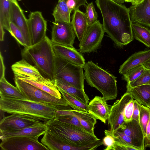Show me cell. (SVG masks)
Listing matches in <instances>:
<instances>
[{
  "label": "cell",
  "mask_w": 150,
  "mask_h": 150,
  "mask_svg": "<svg viewBox=\"0 0 150 150\" xmlns=\"http://www.w3.org/2000/svg\"><path fill=\"white\" fill-rule=\"evenodd\" d=\"M105 32L119 48L132 41L134 36L128 8L112 0H96Z\"/></svg>",
  "instance_id": "1"
},
{
  "label": "cell",
  "mask_w": 150,
  "mask_h": 150,
  "mask_svg": "<svg viewBox=\"0 0 150 150\" xmlns=\"http://www.w3.org/2000/svg\"><path fill=\"white\" fill-rule=\"evenodd\" d=\"M57 109L56 106L49 104L0 96L1 110L9 114L31 115L44 122L55 117Z\"/></svg>",
  "instance_id": "2"
},
{
  "label": "cell",
  "mask_w": 150,
  "mask_h": 150,
  "mask_svg": "<svg viewBox=\"0 0 150 150\" xmlns=\"http://www.w3.org/2000/svg\"><path fill=\"white\" fill-rule=\"evenodd\" d=\"M23 58L33 64L46 78L53 79L55 54L51 40L47 36L40 42L24 47Z\"/></svg>",
  "instance_id": "3"
},
{
  "label": "cell",
  "mask_w": 150,
  "mask_h": 150,
  "mask_svg": "<svg viewBox=\"0 0 150 150\" xmlns=\"http://www.w3.org/2000/svg\"><path fill=\"white\" fill-rule=\"evenodd\" d=\"M47 130L79 146H96L103 144V141L95 135L75 125L60 122L54 118L45 122Z\"/></svg>",
  "instance_id": "4"
},
{
  "label": "cell",
  "mask_w": 150,
  "mask_h": 150,
  "mask_svg": "<svg viewBox=\"0 0 150 150\" xmlns=\"http://www.w3.org/2000/svg\"><path fill=\"white\" fill-rule=\"evenodd\" d=\"M83 69L88 84L100 91L106 101L116 98L117 89L115 76L91 61L86 63Z\"/></svg>",
  "instance_id": "5"
},
{
  "label": "cell",
  "mask_w": 150,
  "mask_h": 150,
  "mask_svg": "<svg viewBox=\"0 0 150 150\" xmlns=\"http://www.w3.org/2000/svg\"><path fill=\"white\" fill-rule=\"evenodd\" d=\"M83 69L55 55L53 79L61 80L78 88L84 90Z\"/></svg>",
  "instance_id": "6"
},
{
  "label": "cell",
  "mask_w": 150,
  "mask_h": 150,
  "mask_svg": "<svg viewBox=\"0 0 150 150\" xmlns=\"http://www.w3.org/2000/svg\"><path fill=\"white\" fill-rule=\"evenodd\" d=\"M14 82L16 86L27 100L50 104L59 110L71 109L63 98H57L15 76Z\"/></svg>",
  "instance_id": "7"
},
{
  "label": "cell",
  "mask_w": 150,
  "mask_h": 150,
  "mask_svg": "<svg viewBox=\"0 0 150 150\" xmlns=\"http://www.w3.org/2000/svg\"><path fill=\"white\" fill-rule=\"evenodd\" d=\"M38 139L29 136L4 138L1 139L0 146L3 150H49Z\"/></svg>",
  "instance_id": "8"
},
{
  "label": "cell",
  "mask_w": 150,
  "mask_h": 150,
  "mask_svg": "<svg viewBox=\"0 0 150 150\" xmlns=\"http://www.w3.org/2000/svg\"><path fill=\"white\" fill-rule=\"evenodd\" d=\"M103 24L99 21L89 25L79 44L81 53H89L96 50L100 46L105 33Z\"/></svg>",
  "instance_id": "9"
},
{
  "label": "cell",
  "mask_w": 150,
  "mask_h": 150,
  "mask_svg": "<svg viewBox=\"0 0 150 150\" xmlns=\"http://www.w3.org/2000/svg\"><path fill=\"white\" fill-rule=\"evenodd\" d=\"M38 119L31 115L18 113L4 117L0 122V132H8L42 124Z\"/></svg>",
  "instance_id": "10"
},
{
  "label": "cell",
  "mask_w": 150,
  "mask_h": 150,
  "mask_svg": "<svg viewBox=\"0 0 150 150\" xmlns=\"http://www.w3.org/2000/svg\"><path fill=\"white\" fill-rule=\"evenodd\" d=\"M51 40L52 43L74 48L76 35L71 22L54 21L53 23Z\"/></svg>",
  "instance_id": "11"
},
{
  "label": "cell",
  "mask_w": 150,
  "mask_h": 150,
  "mask_svg": "<svg viewBox=\"0 0 150 150\" xmlns=\"http://www.w3.org/2000/svg\"><path fill=\"white\" fill-rule=\"evenodd\" d=\"M133 99L129 93L126 92L111 106L108 120L110 126V130L112 132L117 130L125 122L124 117L125 107Z\"/></svg>",
  "instance_id": "12"
},
{
  "label": "cell",
  "mask_w": 150,
  "mask_h": 150,
  "mask_svg": "<svg viewBox=\"0 0 150 150\" xmlns=\"http://www.w3.org/2000/svg\"><path fill=\"white\" fill-rule=\"evenodd\" d=\"M28 21L31 44L33 45L40 42L46 36L47 22L41 12L39 11L30 13Z\"/></svg>",
  "instance_id": "13"
},
{
  "label": "cell",
  "mask_w": 150,
  "mask_h": 150,
  "mask_svg": "<svg viewBox=\"0 0 150 150\" xmlns=\"http://www.w3.org/2000/svg\"><path fill=\"white\" fill-rule=\"evenodd\" d=\"M41 143L50 150H93L95 146H79L74 145L57 134L47 130L41 140Z\"/></svg>",
  "instance_id": "14"
},
{
  "label": "cell",
  "mask_w": 150,
  "mask_h": 150,
  "mask_svg": "<svg viewBox=\"0 0 150 150\" xmlns=\"http://www.w3.org/2000/svg\"><path fill=\"white\" fill-rule=\"evenodd\" d=\"M10 21V22L14 23L21 31L27 47L32 45L28 19L26 18L16 0H11Z\"/></svg>",
  "instance_id": "15"
},
{
  "label": "cell",
  "mask_w": 150,
  "mask_h": 150,
  "mask_svg": "<svg viewBox=\"0 0 150 150\" xmlns=\"http://www.w3.org/2000/svg\"><path fill=\"white\" fill-rule=\"evenodd\" d=\"M117 130L129 137L134 146L138 150H145L144 137L139 122L133 119L130 122H125Z\"/></svg>",
  "instance_id": "16"
},
{
  "label": "cell",
  "mask_w": 150,
  "mask_h": 150,
  "mask_svg": "<svg viewBox=\"0 0 150 150\" xmlns=\"http://www.w3.org/2000/svg\"><path fill=\"white\" fill-rule=\"evenodd\" d=\"M14 76L32 80L42 79L43 76L38 69L25 59L22 58L16 62L11 67Z\"/></svg>",
  "instance_id": "17"
},
{
  "label": "cell",
  "mask_w": 150,
  "mask_h": 150,
  "mask_svg": "<svg viewBox=\"0 0 150 150\" xmlns=\"http://www.w3.org/2000/svg\"><path fill=\"white\" fill-rule=\"evenodd\" d=\"M128 9L132 23L150 27V0H144Z\"/></svg>",
  "instance_id": "18"
},
{
  "label": "cell",
  "mask_w": 150,
  "mask_h": 150,
  "mask_svg": "<svg viewBox=\"0 0 150 150\" xmlns=\"http://www.w3.org/2000/svg\"><path fill=\"white\" fill-rule=\"evenodd\" d=\"M67 115H71L75 116L87 132L95 135L94 129L97 121L96 119L93 115L88 112L77 110L73 109H56V110L55 116Z\"/></svg>",
  "instance_id": "19"
},
{
  "label": "cell",
  "mask_w": 150,
  "mask_h": 150,
  "mask_svg": "<svg viewBox=\"0 0 150 150\" xmlns=\"http://www.w3.org/2000/svg\"><path fill=\"white\" fill-rule=\"evenodd\" d=\"M55 55L83 68L86 63L83 57L75 48L52 43Z\"/></svg>",
  "instance_id": "20"
},
{
  "label": "cell",
  "mask_w": 150,
  "mask_h": 150,
  "mask_svg": "<svg viewBox=\"0 0 150 150\" xmlns=\"http://www.w3.org/2000/svg\"><path fill=\"white\" fill-rule=\"evenodd\" d=\"M110 108L105 98L100 96H95L88 104V112L104 123L108 119Z\"/></svg>",
  "instance_id": "21"
},
{
  "label": "cell",
  "mask_w": 150,
  "mask_h": 150,
  "mask_svg": "<svg viewBox=\"0 0 150 150\" xmlns=\"http://www.w3.org/2000/svg\"><path fill=\"white\" fill-rule=\"evenodd\" d=\"M47 129L45 122L31 127L8 132H0L1 139L16 136H29L39 138L43 135Z\"/></svg>",
  "instance_id": "22"
},
{
  "label": "cell",
  "mask_w": 150,
  "mask_h": 150,
  "mask_svg": "<svg viewBox=\"0 0 150 150\" xmlns=\"http://www.w3.org/2000/svg\"><path fill=\"white\" fill-rule=\"evenodd\" d=\"M150 60V49L135 52L122 64L119 72L123 75L130 69L137 67Z\"/></svg>",
  "instance_id": "23"
},
{
  "label": "cell",
  "mask_w": 150,
  "mask_h": 150,
  "mask_svg": "<svg viewBox=\"0 0 150 150\" xmlns=\"http://www.w3.org/2000/svg\"><path fill=\"white\" fill-rule=\"evenodd\" d=\"M17 77L57 98H63L61 93L55 85L53 79L46 77L43 79L33 80Z\"/></svg>",
  "instance_id": "24"
},
{
  "label": "cell",
  "mask_w": 150,
  "mask_h": 150,
  "mask_svg": "<svg viewBox=\"0 0 150 150\" xmlns=\"http://www.w3.org/2000/svg\"><path fill=\"white\" fill-rule=\"evenodd\" d=\"M71 23L76 36L80 42L89 26L85 13L79 9L74 11Z\"/></svg>",
  "instance_id": "25"
},
{
  "label": "cell",
  "mask_w": 150,
  "mask_h": 150,
  "mask_svg": "<svg viewBox=\"0 0 150 150\" xmlns=\"http://www.w3.org/2000/svg\"><path fill=\"white\" fill-rule=\"evenodd\" d=\"M126 92L139 104L149 107L150 104V84L132 88L126 87Z\"/></svg>",
  "instance_id": "26"
},
{
  "label": "cell",
  "mask_w": 150,
  "mask_h": 150,
  "mask_svg": "<svg viewBox=\"0 0 150 150\" xmlns=\"http://www.w3.org/2000/svg\"><path fill=\"white\" fill-rule=\"evenodd\" d=\"M53 80L57 88L62 89L79 101L88 105L89 99L84 90L78 88L59 80L53 79Z\"/></svg>",
  "instance_id": "27"
},
{
  "label": "cell",
  "mask_w": 150,
  "mask_h": 150,
  "mask_svg": "<svg viewBox=\"0 0 150 150\" xmlns=\"http://www.w3.org/2000/svg\"><path fill=\"white\" fill-rule=\"evenodd\" d=\"M0 96L27 100L26 97L19 89L8 81L5 77L0 79Z\"/></svg>",
  "instance_id": "28"
},
{
  "label": "cell",
  "mask_w": 150,
  "mask_h": 150,
  "mask_svg": "<svg viewBox=\"0 0 150 150\" xmlns=\"http://www.w3.org/2000/svg\"><path fill=\"white\" fill-rule=\"evenodd\" d=\"M132 28L134 37L144 44L147 47H150V30L145 26L137 23H132Z\"/></svg>",
  "instance_id": "29"
},
{
  "label": "cell",
  "mask_w": 150,
  "mask_h": 150,
  "mask_svg": "<svg viewBox=\"0 0 150 150\" xmlns=\"http://www.w3.org/2000/svg\"><path fill=\"white\" fill-rule=\"evenodd\" d=\"M71 13L65 2L62 0H58L52 15L54 18V21H63L70 23Z\"/></svg>",
  "instance_id": "30"
},
{
  "label": "cell",
  "mask_w": 150,
  "mask_h": 150,
  "mask_svg": "<svg viewBox=\"0 0 150 150\" xmlns=\"http://www.w3.org/2000/svg\"><path fill=\"white\" fill-rule=\"evenodd\" d=\"M11 7V0H0V24L9 33Z\"/></svg>",
  "instance_id": "31"
},
{
  "label": "cell",
  "mask_w": 150,
  "mask_h": 150,
  "mask_svg": "<svg viewBox=\"0 0 150 150\" xmlns=\"http://www.w3.org/2000/svg\"><path fill=\"white\" fill-rule=\"evenodd\" d=\"M57 88L61 93L62 97L73 109L82 111L88 112V105L79 101L62 89L59 88Z\"/></svg>",
  "instance_id": "32"
},
{
  "label": "cell",
  "mask_w": 150,
  "mask_h": 150,
  "mask_svg": "<svg viewBox=\"0 0 150 150\" xmlns=\"http://www.w3.org/2000/svg\"><path fill=\"white\" fill-rule=\"evenodd\" d=\"M146 68L142 64L130 69L122 75V79L130 82L136 79L145 71Z\"/></svg>",
  "instance_id": "33"
},
{
  "label": "cell",
  "mask_w": 150,
  "mask_h": 150,
  "mask_svg": "<svg viewBox=\"0 0 150 150\" xmlns=\"http://www.w3.org/2000/svg\"><path fill=\"white\" fill-rule=\"evenodd\" d=\"M150 115V109L146 106L140 104L139 122L144 137Z\"/></svg>",
  "instance_id": "34"
},
{
  "label": "cell",
  "mask_w": 150,
  "mask_h": 150,
  "mask_svg": "<svg viewBox=\"0 0 150 150\" xmlns=\"http://www.w3.org/2000/svg\"><path fill=\"white\" fill-rule=\"evenodd\" d=\"M145 84H150V69H146L136 79L127 83L126 87L133 88Z\"/></svg>",
  "instance_id": "35"
},
{
  "label": "cell",
  "mask_w": 150,
  "mask_h": 150,
  "mask_svg": "<svg viewBox=\"0 0 150 150\" xmlns=\"http://www.w3.org/2000/svg\"><path fill=\"white\" fill-rule=\"evenodd\" d=\"M112 133L116 144L135 147L130 137L123 132L117 130L114 132H112Z\"/></svg>",
  "instance_id": "36"
},
{
  "label": "cell",
  "mask_w": 150,
  "mask_h": 150,
  "mask_svg": "<svg viewBox=\"0 0 150 150\" xmlns=\"http://www.w3.org/2000/svg\"><path fill=\"white\" fill-rule=\"evenodd\" d=\"M11 35L17 41L24 47H27L23 34L21 30L13 23L10 22Z\"/></svg>",
  "instance_id": "37"
},
{
  "label": "cell",
  "mask_w": 150,
  "mask_h": 150,
  "mask_svg": "<svg viewBox=\"0 0 150 150\" xmlns=\"http://www.w3.org/2000/svg\"><path fill=\"white\" fill-rule=\"evenodd\" d=\"M54 118L60 122L75 125L86 131L77 118L74 115H62L55 116Z\"/></svg>",
  "instance_id": "38"
},
{
  "label": "cell",
  "mask_w": 150,
  "mask_h": 150,
  "mask_svg": "<svg viewBox=\"0 0 150 150\" xmlns=\"http://www.w3.org/2000/svg\"><path fill=\"white\" fill-rule=\"evenodd\" d=\"M86 6L85 13L88 25H90L98 21V15L93 2L88 4Z\"/></svg>",
  "instance_id": "39"
},
{
  "label": "cell",
  "mask_w": 150,
  "mask_h": 150,
  "mask_svg": "<svg viewBox=\"0 0 150 150\" xmlns=\"http://www.w3.org/2000/svg\"><path fill=\"white\" fill-rule=\"evenodd\" d=\"M105 137L103 140V142L106 147L105 150H115L116 142L113 135L112 132L110 130H105Z\"/></svg>",
  "instance_id": "40"
},
{
  "label": "cell",
  "mask_w": 150,
  "mask_h": 150,
  "mask_svg": "<svg viewBox=\"0 0 150 150\" xmlns=\"http://www.w3.org/2000/svg\"><path fill=\"white\" fill-rule=\"evenodd\" d=\"M134 99L130 100L125 106L124 112V120L128 122L132 120V115L134 108Z\"/></svg>",
  "instance_id": "41"
},
{
  "label": "cell",
  "mask_w": 150,
  "mask_h": 150,
  "mask_svg": "<svg viewBox=\"0 0 150 150\" xmlns=\"http://www.w3.org/2000/svg\"><path fill=\"white\" fill-rule=\"evenodd\" d=\"M65 2L71 12L73 11L79 9L82 6H86V0H62Z\"/></svg>",
  "instance_id": "42"
},
{
  "label": "cell",
  "mask_w": 150,
  "mask_h": 150,
  "mask_svg": "<svg viewBox=\"0 0 150 150\" xmlns=\"http://www.w3.org/2000/svg\"><path fill=\"white\" fill-rule=\"evenodd\" d=\"M144 147L145 148L150 147V115L144 137Z\"/></svg>",
  "instance_id": "43"
},
{
  "label": "cell",
  "mask_w": 150,
  "mask_h": 150,
  "mask_svg": "<svg viewBox=\"0 0 150 150\" xmlns=\"http://www.w3.org/2000/svg\"><path fill=\"white\" fill-rule=\"evenodd\" d=\"M140 113V104L136 100H134V108L132 115V120L139 122Z\"/></svg>",
  "instance_id": "44"
},
{
  "label": "cell",
  "mask_w": 150,
  "mask_h": 150,
  "mask_svg": "<svg viewBox=\"0 0 150 150\" xmlns=\"http://www.w3.org/2000/svg\"><path fill=\"white\" fill-rule=\"evenodd\" d=\"M0 79L5 77V67L4 63L3 57L1 52L0 54Z\"/></svg>",
  "instance_id": "45"
},
{
  "label": "cell",
  "mask_w": 150,
  "mask_h": 150,
  "mask_svg": "<svg viewBox=\"0 0 150 150\" xmlns=\"http://www.w3.org/2000/svg\"><path fill=\"white\" fill-rule=\"evenodd\" d=\"M144 0H125V2H130L132 5L138 4L141 3Z\"/></svg>",
  "instance_id": "46"
},
{
  "label": "cell",
  "mask_w": 150,
  "mask_h": 150,
  "mask_svg": "<svg viewBox=\"0 0 150 150\" xmlns=\"http://www.w3.org/2000/svg\"><path fill=\"white\" fill-rule=\"evenodd\" d=\"M4 28L3 26L0 24V40L3 41L4 40V37L5 32L4 30Z\"/></svg>",
  "instance_id": "47"
},
{
  "label": "cell",
  "mask_w": 150,
  "mask_h": 150,
  "mask_svg": "<svg viewBox=\"0 0 150 150\" xmlns=\"http://www.w3.org/2000/svg\"><path fill=\"white\" fill-rule=\"evenodd\" d=\"M143 65L146 69H150V60L144 63Z\"/></svg>",
  "instance_id": "48"
},
{
  "label": "cell",
  "mask_w": 150,
  "mask_h": 150,
  "mask_svg": "<svg viewBox=\"0 0 150 150\" xmlns=\"http://www.w3.org/2000/svg\"><path fill=\"white\" fill-rule=\"evenodd\" d=\"M115 2L119 4H122L125 2V0H113Z\"/></svg>",
  "instance_id": "49"
},
{
  "label": "cell",
  "mask_w": 150,
  "mask_h": 150,
  "mask_svg": "<svg viewBox=\"0 0 150 150\" xmlns=\"http://www.w3.org/2000/svg\"><path fill=\"white\" fill-rule=\"evenodd\" d=\"M149 108L150 109V104L149 106Z\"/></svg>",
  "instance_id": "50"
},
{
  "label": "cell",
  "mask_w": 150,
  "mask_h": 150,
  "mask_svg": "<svg viewBox=\"0 0 150 150\" xmlns=\"http://www.w3.org/2000/svg\"><path fill=\"white\" fill-rule=\"evenodd\" d=\"M17 0L21 1V0Z\"/></svg>",
  "instance_id": "51"
},
{
  "label": "cell",
  "mask_w": 150,
  "mask_h": 150,
  "mask_svg": "<svg viewBox=\"0 0 150 150\" xmlns=\"http://www.w3.org/2000/svg\"></svg>",
  "instance_id": "52"
}]
</instances>
